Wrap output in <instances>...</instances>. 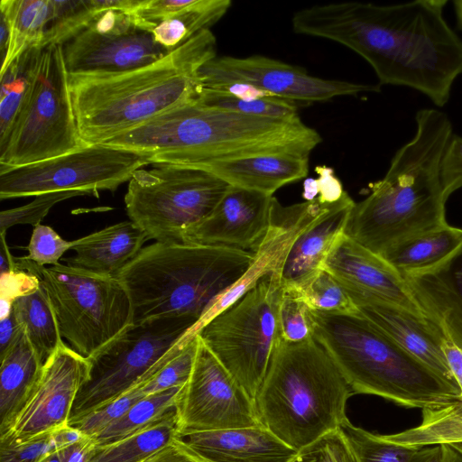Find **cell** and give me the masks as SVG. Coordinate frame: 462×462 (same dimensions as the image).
Returning a JSON list of instances; mask_svg holds the SVG:
<instances>
[{
  "label": "cell",
  "mask_w": 462,
  "mask_h": 462,
  "mask_svg": "<svg viewBox=\"0 0 462 462\" xmlns=\"http://www.w3.org/2000/svg\"><path fill=\"white\" fill-rule=\"evenodd\" d=\"M382 436L391 442L415 448L462 442V401L459 399L438 409L424 410L420 425Z\"/></svg>",
  "instance_id": "cell-35"
},
{
  "label": "cell",
  "mask_w": 462,
  "mask_h": 462,
  "mask_svg": "<svg viewBox=\"0 0 462 462\" xmlns=\"http://www.w3.org/2000/svg\"><path fill=\"white\" fill-rule=\"evenodd\" d=\"M174 440L200 462H289L297 453L263 426L177 433Z\"/></svg>",
  "instance_id": "cell-22"
},
{
  "label": "cell",
  "mask_w": 462,
  "mask_h": 462,
  "mask_svg": "<svg viewBox=\"0 0 462 462\" xmlns=\"http://www.w3.org/2000/svg\"><path fill=\"white\" fill-rule=\"evenodd\" d=\"M322 269L333 275L347 291L374 295L424 314L402 275L381 255L344 233L334 244Z\"/></svg>",
  "instance_id": "cell-21"
},
{
  "label": "cell",
  "mask_w": 462,
  "mask_h": 462,
  "mask_svg": "<svg viewBox=\"0 0 462 462\" xmlns=\"http://www.w3.org/2000/svg\"><path fill=\"white\" fill-rule=\"evenodd\" d=\"M89 195V192L84 190H64L35 196L32 202L24 206L3 210L0 213V233H6L8 228L18 224H30L35 226L55 204L70 198Z\"/></svg>",
  "instance_id": "cell-42"
},
{
  "label": "cell",
  "mask_w": 462,
  "mask_h": 462,
  "mask_svg": "<svg viewBox=\"0 0 462 462\" xmlns=\"http://www.w3.org/2000/svg\"><path fill=\"white\" fill-rule=\"evenodd\" d=\"M143 462H196L175 440L171 441Z\"/></svg>",
  "instance_id": "cell-52"
},
{
  "label": "cell",
  "mask_w": 462,
  "mask_h": 462,
  "mask_svg": "<svg viewBox=\"0 0 462 462\" xmlns=\"http://www.w3.org/2000/svg\"><path fill=\"white\" fill-rule=\"evenodd\" d=\"M202 84L238 82L260 88L272 97L291 102H325L341 96L380 92L381 86L327 79L262 55L216 57L200 69Z\"/></svg>",
  "instance_id": "cell-16"
},
{
  "label": "cell",
  "mask_w": 462,
  "mask_h": 462,
  "mask_svg": "<svg viewBox=\"0 0 462 462\" xmlns=\"http://www.w3.org/2000/svg\"><path fill=\"white\" fill-rule=\"evenodd\" d=\"M273 198L230 186L210 215L184 233L182 242L254 252L269 228Z\"/></svg>",
  "instance_id": "cell-18"
},
{
  "label": "cell",
  "mask_w": 462,
  "mask_h": 462,
  "mask_svg": "<svg viewBox=\"0 0 462 462\" xmlns=\"http://www.w3.org/2000/svg\"><path fill=\"white\" fill-rule=\"evenodd\" d=\"M184 386L154 393L140 400L124 416L93 437L96 446L125 439L175 412Z\"/></svg>",
  "instance_id": "cell-36"
},
{
  "label": "cell",
  "mask_w": 462,
  "mask_h": 462,
  "mask_svg": "<svg viewBox=\"0 0 462 462\" xmlns=\"http://www.w3.org/2000/svg\"><path fill=\"white\" fill-rule=\"evenodd\" d=\"M322 141L301 119L247 116L201 105H179L102 144L147 156L152 164L199 168L246 156L310 155Z\"/></svg>",
  "instance_id": "cell-2"
},
{
  "label": "cell",
  "mask_w": 462,
  "mask_h": 462,
  "mask_svg": "<svg viewBox=\"0 0 462 462\" xmlns=\"http://www.w3.org/2000/svg\"><path fill=\"white\" fill-rule=\"evenodd\" d=\"M289 462H357V459L338 428L298 450Z\"/></svg>",
  "instance_id": "cell-44"
},
{
  "label": "cell",
  "mask_w": 462,
  "mask_h": 462,
  "mask_svg": "<svg viewBox=\"0 0 462 462\" xmlns=\"http://www.w3.org/2000/svg\"><path fill=\"white\" fill-rule=\"evenodd\" d=\"M195 461H196V462H200V461H199V460H196V459H195Z\"/></svg>",
  "instance_id": "cell-63"
},
{
  "label": "cell",
  "mask_w": 462,
  "mask_h": 462,
  "mask_svg": "<svg viewBox=\"0 0 462 462\" xmlns=\"http://www.w3.org/2000/svg\"><path fill=\"white\" fill-rule=\"evenodd\" d=\"M216 57V37L204 30L151 64L115 74L69 75L81 138L102 144L197 100L202 88L200 69Z\"/></svg>",
  "instance_id": "cell-4"
},
{
  "label": "cell",
  "mask_w": 462,
  "mask_h": 462,
  "mask_svg": "<svg viewBox=\"0 0 462 462\" xmlns=\"http://www.w3.org/2000/svg\"><path fill=\"white\" fill-rule=\"evenodd\" d=\"M309 318L313 338L353 393L373 394L421 411L459 400L457 386L436 374L359 312L310 310Z\"/></svg>",
  "instance_id": "cell-6"
},
{
  "label": "cell",
  "mask_w": 462,
  "mask_h": 462,
  "mask_svg": "<svg viewBox=\"0 0 462 462\" xmlns=\"http://www.w3.org/2000/svg\"><path fill=\"white\" fill-rule=\"evenodd\" d=\"M324 202L319 198L305 202L282 206L273 198L270 226L254 251V259L241 279L209 310L201 326L226 310L263 277L279 273L287 254L300 233L320 211Z\"/></svg>",
  "instance_id": "cell-20"
},
{
  "label": "cell",
  "mask_w": 462,
  "mask_h": 462,
  "mask_svg": "<svg viewBox=\"0 0 462 462\" xmlns=\"http://www.w3.org/2000/svg\"><path fill=\"white\" fill-rule=\"evenodd\" d=\"M39 284V278L25 271L1 274V302L13 304L14 299L32 291Z\"/></svg>",
  "instance_id": "cell-48"
},
{
  "label": "cell",
  "mask_w": 462,
  "mask_h": 462,
  "mask_svg": "<svg viewBox=\"0 0 462 462\" xmlns=\"http://www.w3.org/2000/svg\"><path fill=\"white\" fill-rule=\"evenodd\" d=\"M462 243V229L446 224L403 241L385 250L381 256L400 274L437 265Z\"/></svg>",
  "instance_id": "cell-28"
},
{
  "label": "cell",
  "mask_w": 462,
  "mask_h": 462,
  "mask_svg": "<svg viewBox=\"0 0 462 462\" xmlns=\"http://www.w3.org/2000/svg\"><path fill=\"white\" fill-rule=\"evenodd\" d=\"M16 269L39 278L61 337L88 359L133 326L130 298L116 277L69 264L39 266L23 256Z\"/></svg>",
  "instance_id": "cell-8"
},
{
  "label": "cell",
  "mask_w": 462,
  "mask_h": 462,
  "mask_svg": "<svg viewBox=\"0 0 462 462\" xmlns=\"http://www.w3.org/2000/svg\"><path fill=\"white\" fill-rule=\"evenodd\" d=\"M413 137L393 156L383 179L356 202L344 234L381 255L393 245L448 224L441 162L453 126L448 115L422 108Z\"/></svg>",
  "instance_id": "cell-3"
},
{
  "label": "cell",
  "mask_w": 462,
  "mask_h": 462,
  "mask_svg": "<svg viewBox=\"0 0 462 462\" xmlns=\"http://www.w3.org/2000/svg\"><path fill=\"white\" fill-rule=\"evenodd\" d=\"M298 293L310 310L339 313L358 312L346 288L324 269Z\"/></svg>",
  "instance_id": "cell-39"
},
{
  "label": "cell",
  "mask_w": 462,
  "mask_h": 462,
  "mask_svg": "<svg viewBox=\"0 0 462 462\" xmlns=\"http://www.w3.org/2000/svg\"><path fill=\"white\" fill-rule=\"evenodd\" d=\"M355 203L346 191L339 199L323 203L287 254L281 272L284 290L300 292L322 270L328 253L344 233Z\"/></svg>",
  "instance_id": "cell-23"
},
{
  "label": "cell",
  "mask_w": 462,
  "mask_h": 462,
  "mask_svg": "<svg viewBox=\"0 0 462 462\" xmlns=\"http://www.w3.org/2000/svg\"><path fill=\"white\" fill-rule=\"evenodd\" d=\"M40 462H61L58 450L55 449L50 454H48L46 457H44Z\"/></svg>",
  "instance_id": "cell-61"
},
{
  "label": "cell",
  "mask_w": 462,
  "mask_h": 462,
  "mask_svg": "<svg viewBox=\"0 0 462 462\" xmlns=\"http://www.w3.org/2000/svg\"><path fill=\"white\" fill-rule=\"evenodd\" d=\"M85 436L79 429L69 424H65L52 431V438L57 449L73 445Z\"/></svg>",
  "instance_id": "cell-54"
},
{
  "label": "cell",
  "mask_w": 462,
  "mask_h": 462,
  "mask_svg": "<svg viewBox=\"0 0 462 462\" xmlns=\"http://www.w3.org/2000/svg\"><path fill=\"white\" fill-rule=\"evenodd\" d=\"M443 351L451 374L459 389V399L462 401V349L447 337L443 344Z\"/></svg>",
  "instance_id": "cell-51"
},
{
  "label": "cell",
  "mask_w": 462,
  "mask_h": 462,
  "mask_svg": "<svg viewBox=\"0 0 462 462\" xmlns=\"http://www.w3.org/2000/svg\"><path fill=\"white\" fill-rule=\"evenodd\" d=\"M446 0L395 5L341 2L302 8L295 33L327 39L360 55L379 85L407 87L438 107L462 75V40L443 16Z\"/></svg>",
  "instance_id": "cell-1"
},
{
  "label": "cell",
  "mask_w": 462,
  "mask_h": 462,
  "mask_svg": "<svg viewBox=\"0 0 462 462\" xmlns=\"http://www.w3.org/2000/svg\"><path fill=\"white\" fill-rule=\"evenodd\" d=\"M309 156L282 152L214 162L199 168L230 186L273 196L282 186L305 178Z\"/></svg>",
  "instance_id": "cell-25"
},
{
  "label": "cell",
  "mask_w": 462,
  "mask_h": 462,
  "mask_svg": "<svg viewBox=\"0 0 462 462\" xmlns=\"http://www.w3.org/2000/svg\"><path fill=\"white\" fill-rule=\"evenodd\" d=\"M151 164L147 156L106 144H88L69 153L0 172V199L84 190L97 196L115 191L138 169Z\"/></svg>",
  "instance_id": "cell-13"
},
{
  "label": "cell",
  "mask_w": 462,
  "mask_h": 462,
  "mask_svg": "<svg viewBox=\"0 0 462 462\" xmlns=\"http://www.w3.org/2000/svg\"><path fill=\"white\" fill-rule=\"evenodd\" d=\"M441 182L445 199L462 188V136L453 134L441 162Z\"/></svg>",
  "instance_id": "cell-47"
},
{
  "label": "cell",
  "mask_w": 462,
  "mask_h": 462,
  "mask_svg": "<svg viewBox=\"0 0 462 462\" xmlns=\"http://www.w3.org/2000/svg\"><path fill=\"white\" fill-rule=\"evenodd\" d=\"M339 430L352 448L357 462H411L420 448L391 442L354 426L347 418Z\"/></svg>",
  "instance_id": "cell-38"
},
{
  "label": "cell",
  "mask_w": 462,
  "mask_h": 462,
  "mask_svg": "<svg viewBox=\"0 0 462 462\" xmlns=\"http://www.w3.org/2000/svg\"><path fill=\"white\" fill-rule=\"evenodd\" d=\"M347 292L362 316L443 380L457 386L443 351L447 337L437 322L379 297Z\"/></svg>",
  "instance_id": "cell-19"
},
{
  "label": "cell",
  "mask_w": 462,
  "mask_h": 462,
  "mask_svg": "<svg viewBox=\"0 0 462 462\" xmlns=\"http://www.w3.org/2000/svg\"><path fill=\"white\" fill-rule=\"evenodd\" d=\"M55 449L52 431L22 442L0 441V462H40Z\"/></svg>",
  "instance_id": "cell-46"
},
{
  "label": "cell",
  "mask_w": 462,
  "mask_h": 462,
  "mask_svg": "<svg viewBox=\"0 0 462 462\" xmlns=\"http://www.w3.org/2000/svg\"><path fill=\"white\" fill-rule=\"evenodd\" d=\"M0 258L1 274L16 271V257L13 256L10 253L5 241V233H0Z\"/></svg>",
  "instance_id": "cell-56"
},
{
  "label": "cell",
  "mask_w": 462,
  "mask_h": 462,
  "mask_svg": "<svg viewBox=\"0 0 462 462\" xmlns=\"http://www.w3.org/2000/svg\"><path fill=\"white\" fill-rule=\"evenodd\" d=\"M138 169L125 195L127 216L159 243H183L184 233L215 209L229 184L199 169L159 163Z\"/></svg>",
  "instance_id": "cell-10"
},
{
  "label": "cell",
  "mask_w": 462,
  "mask_h": 462,
  "mask_svg": "<svg viewBox=\"0 0 462 462\" xmlns=\"http://www.w3.org/2000/svg\"><path fill=\"white\" fill-rule=\"evenodd\" d=\"M176 411L178 433L263 426L254 402L200 339Z\"/></svg>",
  "instance_id": "cell-15"
},
{
  "label": "cell",
  "mask_w": 462,
  "mask_h": 462,
  "mask_svg": "<svg viewBox=\"0 0 462 462\" xmlns=\"http://www.w3.org/2000/svg\"><path fill=\"white\" fill-rule=\"evenodd\" d=\"M310 310L298 292L284 290L279 310L280 331L283 340L300 342L312 337Z\"/></svg>",
  "instance_id": "cell-43"
},
{
  "label": "cell",
  "mask_w": 462,
  "mask_h": 462,
  "mask_svg": "<svg viewBox=\"0 0 462 462\" xmlns=\"http://www.w3.org/2000/svg\"><path fill=\"white\" fill-rule=\"evenodd\" d=\"M402 277L423 313L462 349V243L437 265Z\"/></svg>",
  "instance_id": "cell-24"
},
{
  "label": "cell",
  "mask_w": 462,
  "mask_h": 462,
  "mask_svg": "<svg viewBox=\"0 0 462 462\" xmlns=\"http://www.w3.org/2000/svg\"><path fill=\"white\" fill-rule=\"evenodd\" d=\"M89 371V359L62 341L43 364L18 413L0 433V441L22 442L69 424L75 400Z\"/></svg>",
  "instance_id": "cell-17"
},
{
  "label": "cell",
  "mask_w": 462,
  "mask_h": 462,
  "mask_svg": "<svg viewBox=\"0 0 462 462\" xmlns=\"http://www.w3.org/2000/svg\"><path fill=\"white\" fill-rule=\"evenodd\" d=\"M21 329L22 326L12 310L6 317L0 319V356L6 351Z\"/></svg>",
  "instance_id": "cell-53"
},
{
  "label": "cell",
  "mask_w": 462,
  "mask_h": 462,
  "mask_svg": "<svg viewBox=\"0 0 462 462\" xmlns=\"http://www.w3.org/2000/svg\"><path fill=\"white\" fill-rule=\"evenodd\" d=\"M62 47L69 75L120 73L151 64L170 52L130 12L118 8L100 13Z\"/></svg>",
  "instance_id": "cell-14"
},
{
  "label": "cell",
  "mask_w": 462,
  "mask_h": 462,
  "mask_svg": "<svg viewBox=\"0 0 462 462\" xmlns=\"http://www.w3.org/2000/svg\"><path fill=\"white\" fill-rule=\"evenodd\" d=\"M53 16L47 28L42 48L63 45L85 30L97 15L118 8L126 12L135 9L142 0H52Z\"/></svg>",
  "instance_id": "cell-32"
},
{
  "label": "cell",
  "mask_w": 462,
  "mask_h": 462,
  "mask_svg": "<svg viewBox=\"0 0 462 462\" xmlns=\"http://www.w3.org/2000/svg\"><path fill=\"white\" fill-rule=\"evenodd\" d=\"M283 294L281 275L269 274L195 332L254 402L282 338Z\"/></svg>",
  "instance_id": "cell-9"
},
{
  "label": "cell",
  "mask_w": 462,
  "mask_h": 462,
  "mask_svg": "<svg viewBox=\"0 0 462 462\" xmlns=\"http://www.w3.org/2000/svg\"><path fill=\"white\" fill-rule=\"evenodd\" d=\"M44 48L32 46L23 51L0 72V148L28 99L40 69Z\"/></svg>",
  "instance_id": "cell-29"
},
{
  "label": "cell",
  "mask_w": 462,
  "mask_h": 462,
  "mask_svg": "<svg viewBox=\"0 0 462 462\" xmlns=\"http://www.w3.org/2000/svg\"><path fill=\"white\" fill-rule=\"evenodd\" d=\"M197 325L193 319L172 317L130 327L89 359V376L77 395L69 424L156 374Z\"/></svg>",
  "instance_id": "cell-11"
},
{
  "label": "cell",
  "mask_w": 462,
  "mask_h": 462,
  "mask_svg": "<svg viewBox=\"0 0 462 462\" xmlns=\"http://www.w3.org/2000/svg\"><path fill=\"white\" fill-rule=\"evenodd\" d=\"M319 175L317 180L319 199L321 202H334L339 199L346 192L341 181L335 175L334 170L325 165L315 168Z\"/></svg>",
  "instance_id": "cell-49"
},
{
  "label": "cell",
  "mask_w": 462,
  "mask_h": 462,
  "mask_svg": "<svg viewBox=\"0 0 462 462\" xmlns=\"http://www.w3.org/2000/svg\"><path fill=\"white\" fill-rule=\"evenodd\" d=\"M319 194L317 180L308 179L304 182V193L303 197L306 200H312L316 199V195Z\"/></svg>",
  "instance_id": "cell-58"
},
{
  "label": "cell",
  "mask_w": 462,
  "mask_h": 462,
  "mask_svg": "<svg viewBox=\"0 0 462 462\" xmlns=\"http://www.w3.org/2000/svg\"><path fill=\"white\" fill-rule=\"evenodd\" d=\"M199 342L196 333L188 334L180 350L144 386L145 393L184 386L192 373Z\"/></svg>",
  "instance_id": "cell-40"
},
{
  "label": "cell",
  "mask_w": 462,
  "mask_h": 462,
  "mask_svg": "<svg viewBox=\"0 0 462 462\" xmlns=\"http://www.w3.org/2000/svg\"><path fill=\"white\" fill-rule=\"evenodd\" d=\"M449 446L453 447L455 449H457V451L462 453V442L454 443V444H451Z\"/></svg>",
  "instance_id": "cell-62"
},
{
  "label": "cell",
  "mask_w": 462,
  "mask_h": 462,
  "mask_svg": "<svg viewBox=\"0 0 462 462\" xmlns=\"http://www.w3.org/2000/svg\"><path fill=\"white\" fill-rule=\"evenodd\" d=\"M444 450L442 445L420 448L411 462H443Z\"/></svg>",
  "instance_id": "cell-55"
},
{
  "label": "cell",
  "mask_w": 462,
  "mask_h": 462,
  "mask_svg": "<svg viewBox=\"0 0 462 462\" xmlns=\"http://www.w3.org/2000/svg\"><path fill=\"white\" fill-rule=\"evenodd\" d=\"M95 448L94 438L85 436L79 442L57 450L61 462H88Z\"/></svg>",
  "instance_id": "cell-50"
},
{
  "label": "cell",
  "mask_w": 462,
  "mask_h": 462,
  "mask_svg": "<svg viewBox=\"0 0 462 462\" xmlns=\"http://www.w3.org/2000/svg\"><path fill=\"white\" fill-rule=\"evenodd\" d=\"M254 252L221 245L155 242L116 276L130 298L133 325L172 317L198 321L245 273Z\"/></svg>",
  "instance_id": "cell-5"
},
{
  "label": "cell",
  "mask_w": 462,
  "mask_h": 462,
  "mask_svg": "<svg viewBox=\"0 0 462 462\" xmlns=\"http://www.w3.org/2000/svg\"><path fill=\"white\" fill-rule=\"evenodd\" d=\"M0 433L18 413L37 382L43 366L22 329L0 356Z\"/></svg>",
  "instance_id": "cell-27"
},
{
  "label": "cell",
  "mask_w": 462,
  "mask_h": 462,
  "mask_svg": "<svg viewBox=\"0 0 462 462\" xmlns=\"http://www.w3.org/2000/svg\"><path fill=\"white\" fill-rule=\"evenodd\" d=\"M230 5V0H190L182 10L158 23L152 33L156 42L171 51L199 32L210 30Z\"/></svg>",
  "instance_id": "cell-34"
},
{
  "label": "cell",
  "mask_w": 462,
  "mask_h": 462,
  "mask_svg": "<svg viewBox=\"0 0 462 462\" xmlns=\"http://www.w3.org/2000/svg\"><path fill=\"white\" fill-rule=\"evenodd\" d=\"M87 145L74 114L63 47L49 45L43 50L33 88L0 148V172Z\"/></svg>",
  "instance_id": "cell-12"
},
{
  "label": "cell",
  "mask_w": 462,
  "mask_h": 462,
  "mask_svg": "<svg viewBox=\"0 0 462 462\" xmlns=\"http://www.w3.org/2000/svg\"><path fill=\"white\" fill-rule=\"evenodd\" d=\"M153 376L143 380L121 396L69 425L76 427L86 436H97L107 426L124 416L140 400L147 396L144 386Z\"/></svg>",
  "instance_id": "cell-41"
},
{
  "label": "cell",
  "mask_w": 462,
  "mask_h": 462,
  "mask_svg": "<svg viewBox=\"0 0 462 462\" xmlns=\"http://www.w3.org/2000/svg\"><path fill=\"white\" fill-rule=\"evenodd\" d=\"M10 45V24L5 14L0 12V55L1 65L5 62Z\"/></svg>",
  "instance_id": "cell-57"
},
{
  "label": "cell",
  "mask_w": 462,
  "mask_h": 462,
  "mask_svg": "<svg viewBox=\"0 0 462 462\" xmlns=\"http://www.w3.org/2000/svg\"><path fill=\"white\" fill-rule=\"evenodd\" d=\"M0 12L10 24V45L0 72L23 51L41 47L44 33L53 16L52 0H1Z\"/></svg>",
  "instance_id": "cell-30"
},
{
  "label": "cell",
  "mask_w": 462,
  "mask_h": 462,
  "mask_svg": "<svg viewBox=\"0 0 462 462\" xmlns=\"http://www.w3.org/2000/svg\"><path fill=\"white\" fill-rule=\"evenodd\" d=\"M26 260L39 266L58 265L62 255L72 247V241L64 240L52 227L38 224L33 226Z\"/></svg>",
  "instance_id": "cell-45"
},
{
  "label": "cell",
  "mask_w": 462,
  "mask_h": 462,
  "mask_svg": "<svg viewBox=\"0 0 462 462\" xmlns=\"http://www.w3.org/2000/svg\"><path fill=\"white\" fill-rule=\"evenodd\" d=\"M353 393L313 338L280 339L254 404L260 422L296 451L339 428Z\"/></svg>",
  "instance_id": "cell-7"
},
{
  "label": "cell",
  "mask_w": 462,
  "mask_h": 462,
  "mask_svg": "<svg viewBox=\"0 0 462 462\" xmlns=\"http://www.w3.org/2000/svg\"><path fill=\"white\" fill-rule=\"evenodd\" d=\"M178 431L176 411L125 439L96 446L88 462H143L173 441Z\"/></svg>",
  "instance_id": "cell-33"
},
{
  "label": "cell",
  "mask_w": 462,
  "mask_h": 462,
  "mask_svg": "<svg viewBox=\"0 0 462 462\" xmlns=\"http://www.w3.org/2000/svg\"><path fill=\"white\" fill-rule=\"evenodd\" d=\"M149 240L133 221H122L72 241L75 255L69 265L94 273L116 277Z\"/></svg>",
  "instance_id": "cell-26"
},
{
  "label": "cell",
  "mask_w": 462,
  "mask_h": 462,
  "mask_svg": "<svg viewBox=\"0 0 462 462\" xmlns=\"http://www.w3.org/2000/svg\"><path fill=\"white\" fill-rule=\"evenodd\" d=\"M12 311L23 328L32 346L45 363L58 349L62 337L41 282L32 291L14 300Z\"/></svg>",
  "instance_id": "cell-31"
},
{
  "label": "cell",
  "mask_w": 462,
  "mask_h": 462,
  "mask_svg": "<svg viewBox=\"0 0 462 462\" xmlns=\"http://www.w3.org/2000/svg\"><path fill=\"white\" fill-rule=\"evenodd\" d=\"M444 460L443 462H462V453L449 445L443 444Z\"/></svg>",
  "instance_id": "cell-59"
},
{
  "label": "cell",
  "mask_w": 462,
  "mask_h": 462,
  "mask_svg": "<svg viewBox=\"0 0 462 462\" xmlns=\"http://www.w3.org/2000/svg\"><path fill=\"white\" fill-rule=\"evenodd\" d=\"M453 5L456 13L457 26L460 30H462V0H455L453 1Z\"/></svg>",
  "instance_id": "cell-60"
},
{
  "label": "cell",
  "mask_w": 462,
  "mask_h": 462,
  "mask_svg": "<svg viewBox=\"0 0 462 462\" xmlns=\"http://www.w3.org/2000/svg\"><path fill=\"white\" fill-rule=\"evenodd\" d=\"M197 101L206 106L257 117L286 121L300 119L296 103L274 97L239 98L202 88Z\"/></svg>",
  "instance_id": "cell-37"
}]
</instances>
